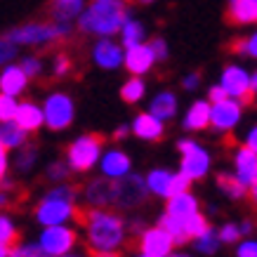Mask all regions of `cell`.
I'll list each match as a JSON object with an SVG mask.
<instances>
[{"label": "cell", "mask_w": 257, "mask_h": 257, "mask_svg": "<svg viewBox=\"0 0 257 257\" xmlns=\"http://www.w3.org/2000/svg\"><path fill=\"white\" fill-rule=\"evenodd\" d=\"M104 135H97V133H90V135H83L78 140L73 142L69 147V165L71 170L76 172H85L90 170L94 163H97V158H99L101 149H104Z\"/></svg>", "instance_id": "cell-5"}, {"label": "cell", "mask_w": 257, "mask_h": 257, "mask_svg": "<svg viewBox=\"0 0 257 257\" xmlns=\"http://www.w3.org/2000/svg\"><path fill=\"white\" fill-rule=\"evenodd\" d=\"M236 175H238V179L245 187L257 182V151L250 149L248 144L241 147L238 154H236Z\"/></svg>", "instance_id": "cell-16"}, {"label": "cell", "mask_w": 257, "mask_h": 257, "mask_svg": "<svg viewBox=\"0 0 257 257\" xmlns=\"http://www.w3.org/2000/svg\"><path fill=\"white\" fill-rule=\"evenodd\" d=\"M238 257H257V243L245 241L241 248H238Z\"/></svg>", "instance_id": "cell-47"}, {"label": "cell", "mask_w": 257, "mask_h": 257, "mask_svg": "<svg viewBox=\"0 0 257 257\" xmlns=\"http://www.w3.org/2000/svg\"><path fill=\"white\" fill-rule=\"evenodd\" d=\"M85 10V0H52L50 3V17L52 22H64L71 24L73 19H78Z\"/></svg>", "instance_id": "cell-20"}, {"label": "cell", "mask_w": 257, "mask_h": 257, "mask_svg": "<svg viewBox=\"0 0 257 257\" xmlns=\"http://www.w3.org/2000/svg\"><path fill=\"white\" fill-rule=\"evenodd\" d=\"M125 133H127V127H125V125H123V127H118V130H116V135H113V140H123V137H125Z\"/></svg>", "instance_id": "cell-54"}, {"label": "cell", "mask_w": 257, "mask_h": 257, "mask_svg": "<svg viewBox=\"0 0 257 257\" xmlns=\"http://www.w3.org/2000/svg\"><path fill=\"white\" fill-rule=\"evenodd\" d=\"M170 179H172L170 172H165V170H154V172H151V175L147 177V182H149V189H151L154 194H158V196H168V187H170Z\"/></svg>", "instance_id": "cell-31"}, {"label": "cell", "mask_w": 257, "mask_h": 257, "mask_svg": "<svg viewBox=\"0 0 257 257\" xmlns=\"http://www.w3.org/2000/svg\"><path fill=\"white\" fill-rule=\"evenodd\" d=\"M127 19L130 17H127L125 0H94L78 17V29L83 33L111 38L113 33H120Z\"/></svg>", "instance_id": "cell-2"}, {"label": "cell", "mask_w": 257, "mask_h": 257, "mask_svg": "<svg viewBox=\"0 0 257 257\" xmlns=\"http://www.w3.org/2000/svg\"><path fill=\"white\" fill-rule=\"evenodd\" d=\"M90 257H120L118 250H97V248H87Z\"/></svg>", "instance_id": "cell-49"}, {"label": "cell", "mask_w": 257, "mask_h": 257, "mask_svg": "<svg viewBox=\"0 0 257 257\" xmlns=\"http://www.w3.org/2000/svg\"><path fill=\"white\" fill-rule=\"evenodd\" d=\"M92 59L97 62V66L101 69H118L120 64H125L123 47L113 43L111 38H101L92 50Z\"/></svg>", "instance_id": "cell-15"}, {"label": "cell", "mask_w": 257, "mask_h": 257, "mask_svg": "<svg viewBox=\"0 0 257 257\" xmlns=\"http://www.w3.org/2000/svg\"><path fill=\"white\" fill-rule=\"evenodd\" d=\"M45 123L50 130H66L73 123V101L69 94L64 92H55L50 94L45 101Z\"/></svg>", "instance_id": "cell-7"}, {"label": "cell", "mask_w": 257, "mask_h": 257, "mask_svg": "<svg viewBox=\"0 0 257 257\" xmlns=\"http://www.w3.org/2000/svg\"><path fill=\"white\" fill-rule=\"evenodd\" d=\"M15 57V43L10 38H0V64L10 62Z\"/></svg>", "instance_id": "cell-42"}, {"label": "cell", "mask_w": 257, "mask_h": 257, "mask_svg": "<svg viewBox=\"0 0 257 257\" xmlns=\"http://www.w3.org/2000/svg\"><path fill=\"white\" fill-rule=\"evenodd\" d=\"M0 142L8 149H17L26 142V130L17 120H5L0 125Z\"/></svg>", "instance_id": "cell-26"}, {"label": "cell", "mask_w": 257, "mask_h": 257, "mask_svg": "<svg viewBox=\"0 0 257 257\" xmlns=\"http://www.w3.org/2000/svg\"><path fill=\"white\" fill-rule=\"evenodd\" d=\"M158 226H163L165 231L175 238L177 245H184L187 241H191L187 234V217H177V215H170V212H165L163 217L158 219Z\"/></svg>", "instance_id": "cell-24"}, {"label": "cell", "mask_w": 257, "mask_h": 257, "mask_svg": "<svg viewBox=\"0 0 257 257\" xmlns=\"http://www.w3.org/2000/svg\"><path fill=\"white\" fill-rule=\"evenodd\" d=\"M22 69L26 71L29 78H38L40 71H43V62H40L38 57H26V59L22 62Z\"/></svg>", "instance_id": "cell-39"}, {"label": "cell", "mask_w": 257, "mask_h": 257, "mask_svg": "<svg viewBox=\"0 0 257 257\" xmlns=\"http://www.w3.org/2000/svg\"><path fill=\"white\" fill-rule=\"evenodd\" d=\"M142 94H144V83H142L140 76L130 78V80H127V83L123 85V90H120V97H123V101H127V104H135V101H140Z\"/></svg>", "instance_id": "cell-33"}, {"label": "cell", "mask_w": 257, "mask_h": 257, "mask_svg": "<svg viewBox=\"0 0 257 257\" xmlns=\"http://www.w3.org/2000/svg\"><path fill=\"white\" fill-rule=\"evenodd\" d=\"M69 71H71V57L57 55V59H55V76H66Z\"/></svg>", "instance_id": "cell-43"}, {"label": "cell", "mask_w": 257, "mask_h": 257, "mask_svg": "<svg viewBox=\"0 0 257 257\" xmlns=\"http://www.w3.org/2000/svg\"><path fill=\"white\" fill-rule=\"evenodd\" d=\"M196 241H198V245H196V248L201 250V252H215L222 238H219V234H215V231L210 229L208 234H203L201 238H196Z\"/></svg>", "instance_id": "cell-38"}, {"label": "cell", "mask_w": 257, "mask_h": 257, "mask_svg": "<svg viewBox=\"0 0 257 257\" xmlns=\"http://www.w3.org/2000/svg\"><path fill=\"white\" fill-rule=\"evenodd\" d=\"M248 147L257 151V127H252V130H250V135H248Z\"/></svg>", "instance_id": "cell-52"}, {"label": "cell", "mask_w": 257, "mask_h": 257, "mask_svg": "<svg viewBox=\"0 0 257 257\" xmlns=\"http://www.w3.org/2000/svg\"><path fill=\"white\" fill-rule=\"evenodd\" d=\"M62 257H66V255H62Z\"/></svg>", "instance_id": "cell-60"}, {"label": "cell", "mask_w": 257, "mask_h": 257, "mask_svg": "<svg viewBox=\"0 0 257 257\" xmlns=\"http://www.w3.org/2000/svg\"><path fill=\"white\" fill-rule=\"evenodd\" d=\"M73 219L87 229V248L118 250L125 241V222L104 208H76Z\"/></svg>", "instance_id": "cell-1"}, {"label": "cell", "mask_w": 257, "mask_h": 257, "mask_svg": "<svg viewBox=\"0 0 257 257\" xmlns=\"http://www.w3.org/2000/svg\"><path fill=\"white\" fill-rule=\"evenodd\" d=\"M120 43L123 47H133V45H140L144 43V26L135 19H127L120 29Z\"/></svg>", "instance_id": "cell-29"}, {"label": "cell", "mask_w": 257, "mask_h": 257, "mask_svg": "<svg viewBox=\"0 0 257 257\" xmlns=\"http://www.w3.org/2000/svg\"><path fill=\"white\" fill-rule=\"evenodd\" d=\"M231 52H241V55H248V57H255L257 59V33H252L250 38H238L229 45Z\"/></svg>", "instance_id": "cell-35"}, {"label": "cell", "mask_w": 257, "mask_h": 257, "mask_svg": "<svg viewBox=\"0 0 257 257\" xmlns=\"http://www.w3.org/2000/svg\"><path fill=\"white\" fill-rule=\"evenodd\" d=\"M69 172H71L69 161L66 163H52L47 168V179H64V177H69Z\"/></svg>", "instance_id": "cell-40"}, {"label": "cell", "mask_w": 257, "mask_h": 257, "mask_svg": "<svg viewBox=\"0 0 257 257\" xmlns=\"http://www.w3.org/2000/svg\"><path fill=\"white\" fill-rule=\"evenodd\" d=\"M17 243H19V231H17L12 222L8 217H3L0 215V245H10V248H15Z\"/></svg>", "instance_id": "cell-34"}, {"label": "cell", "mask_w": 257, "mask_h": 257, "mask_svg": "<svg viewBox=\"0 0 257 257\" xmlns=\"http://www.w3.org/2000/svg\"><path fill=\"white\" fill-rule=\"evenodd\" d=\"M40 245L52 257H62L76 245V231L66 229V226H59V224L47 226L45 231H43V236H40Z\"/></svg>", "instance_id": "cell-11"}, {"label": "cell", "mask_w": 257, "mask_h": 257, "mask_svg": "<svg viewBox=\"0 0 257 257\" xmlns=\"http://www.w3.org/2000/svg\"><path fill=\"white\" fill-rule=\"evenodd\" d=\"M151 113L154 116H158L161 120H165V118H172L175 116V111H177V99H175V94L172 92H161L154 97V101H151Z\"/></svg>", "instance_id": "cell-27"}, {"label": "cell", "mask_w": 257, "mask_h": 257, "mask_svg": "<svg viewBox=\"0 0 257 257\" xmlns=\"http://www.w3.org/2000/svg\"><path fill=\"white\" fill-rule=\"evenodd\" d=\"M168 212H170V215H177V217H189V215L198 212V201H196L189 191L187 194L170 196V198H168Z\"/></svg>", "instance_id": "cell-25"}, {"label": "cell", "mask_w": 257, "mask_h": 257, "mask_svg": "<svg viewBox=\"0 0 257 257\" xmlns=\"http://www.w3.org/2000/svg\"><path fill=\"white\" fill-rule=\"evenodd\" d=\"M154 62H158L156 55H154V50H151V45H144V43H140V45H133L127 47V52H125V66H127V71L133 73V76H142V73H147L151 66H154Z\"/></svg>", "instance_id": "cell-14"}, {"label": "cell", "mask_w": 257, "mask_h": 257, "mask_svg": "<svg viewBox=\"0 0 257 257\" xmlns=\"http://www.w3.org/2000/svg\"><path fill=\"white\" fill-rule=\"evenodd\" d=\"M172 245H177L175 238H172L163 226H156V229H149V231H142L140 241L135 243V248H140L144 255L149 257H168L170 255Z\"/></svg>", "instance_id": "cell-10"}, {"label": "cell", "mask_w": 257, "mask_h": 257, "mask_svg": "<svg viewBox=\"0 0 257 257\" xmlns=\"http://www.w3.org/2000/svg\"><path fill=\"white\" fill-rule=\"evenodd\" d=\"M191 182L194 179L184 175V172H179V175H172L170 179V187H168V196L165 198H170V196H177V194H187L189 187H191Z\"/></svg>", "instance_id": "cell-36"}, {"label": "cell", "mask_w": 257, "mask_h": 257, "mask_svg": "<svg viewBox=\"0 0 257 257\" xmlns=\"http://www.w3.org/2000/svg\"><path fill=\"white\" fill-rule=\"evenodd\" d=\"M17 104L15 97L12 94H0V123H5V120H15V113H17Z\"/></svg>", "instance_id": "cell-37"}, {"label": "cell", "mask_w": 257, "mask_h": 257, "mask_svg": "<svg viewBox=\"0 0 257 257\" xmlns=\"http://www.w3.org/2000/svg\"><path fill=\"white\" fill-rule=\"evenodd\" d=\"M149 45H151V50H154V55H156L158 62H163L165 57H168V45H165L163 38H154Z\"/></svg>", "instance_id": "cell-44"}, {"label": "cell", "mask_w": 257, "mask_h": 257, "mask_svg": "<svg viewBox=\"0 0 257 257\" xmlns=\"http://www.w3.org/2000/svg\"><path fill=\"white\" fill-rule=\"evenodd\" d=\"M241 226H236V224H224L222 226V231H219V238L224 243H234V241H238L241 238Z\"/></svg>", "instance_id": "cell-41"}, {"label": "cell", "mask_w": 257, "mask_h": 257, "mask_svg": "<svg viewBox=\"0 0 257 257\" xmlns=\"http://www.w3.org/2000/svg\"><path fill=\"white\" fill-rule=\"evenodd\" d=\"M140 257H149V255H144V252H142V255H140Z\"/></svg>", "instance_id": "cell-59"}, {"label": "cell", "mask_w": 257, "mask_h": 257, "mask_svg": "<svg viewBox=\"0 0 257 257\" xmlns=\"http://www.w3.org/2000/svg\"><path fill=\"white\" fill-rule=\"evenodd\" d=\"M250 85H252V90H255V94H257V73L250 76Z\"/></svg>", "instance_id": "cell-55"}, {"label": "cell", "mask_w": 257, "mask_h": 257, "mask_svg": "<svg viewBox=\"0 0 257 257\" xmlns=\"http://www.w3.org/2000/svg\"><path fill=\"white\" fill-rule=\"evenodd\" d=\"M76 194H78V189L73 187V184H62V187L52 189V191L38 203L36 219L45 226H55V224L66 222L69 217H73V210H76V205H73Z\"/></svg>", "instance_id": "cell-3"}, {"label": "cell", "mask_w": 257, "mask_h": 257, "mask_svg": "<svg viewBox=\"0 0 257 257\" xmlns=\"http://www.w3.org/2000/svg\"><path fill=\"white\" fill-rule=\"evenodd\" d=\"M222 85L226 87L229 97L241 99V104H252L255 101V90L250 85V76L241 66H226L222 73Z\"/></svg>", "instance_id": "cell-9"}, {"label": "cell", "mask_w": 257, "mask_h": 257, "mask_svg": "<svg viewBox=\"0 0 257 257\" xmlns=\"http://www.w3.org/2000/svg\"><path fill=\"white\" fill-rule=\"evenodd\" d=\"M212 120V106L208 101H194L184 118V127L187 130H205Z\"/></svg>", "instance_id": "cell-22"}, {"label": "cell", "mask_w": 257, "mask_h": 257, "mask_svg": "<svg viewBox=\"0 0 257 257\" xmlns=\"http://www.w3.org/2000/svg\"><path fill=\"white\" fill-rule=\"evenodd\" d=\"M168 257H187V255H168Z\"/></svg>", "instance_id": "cell-57"}, {"label": "cell", "mask_w": 257, "mask_h": 257, "mask_svg": "<svg viewBox=\"0 0 257 257\" xmlns=\"http://www.w3.org/2000/svg\"><path fill=\"white\" fill-rule=\"evenodd\" d=\"M130 158L125 156L123 151H109L106 156L101 158V170L104 175H109V177H123L130 172Z\"/></svg>", "instance_id": "cell-23"}, {"label": "cell", "mask_w": 257, "mask_h": 257, "mask_svg": "<svg viewBox=\"0 0 257 257\" xmlns=\"http://www.w3.org/2000/svg\"><path fill=\"white\" fill-rule=\"evenodd\" d=\"M226 22L243 26L257 24V0H229L226 5Z\"/></svg>", "instance_id": "cell-17"}, {"label": "cell", "mask_w": 257, "mask_h": 257, "mask_svg": "<svg viewBox=\"0 0 257 257\" xmlns=\"http://www.w3.org/2000/svg\"><path fill=\"white\" fill-rule=\"evenodd\" d=\"M5 172H8V147L0 142V179L5 177Z\"/></svg>", "instance_id": "cell-48"}, {"label": "cell", "mask_w": 257, "mask_h": 257, "mask_svg": "<svg viewBox=\"0 0 257 257\" xmlns=\"http://www.w3.org/2000/svg\"><path fill=\"white\" fill-rule=\"evenodd\" d=\"M85 198L92 208H111L116 205V177H97L85 187Z\"/></svg>", "instance_id": "cell-12"}, {"label": "cell", "mask_w": 257, "mask_h": 257, "mask_svg": "<svg viewBox=\"0 0 257 257\" xmlns=\"http://www.w3.org/2000/svg\"><path fill=\"white\" fill-rule=\"evenodd\" d=\"M198 73H191V76H187V78H184V87H187V90H194V87H198Z\"/></svg>", "instance_id": "cell-50"}, {"label": "cell", "mask_w": 257, "mask_h": 257, "mask_svg": "<svg viewBox=\"0 0 257 257\" xmlns=\"http://www.w3.org/2000/svg\"><path fill=\"white\" fill-rule=\"evenodd\" d=\"M177 147H179V151H182V172L189 175L191 179L205 177V172L210 168V156L191 140L179 142Z\"/></svg>", "instance_id": "cell-8"}, {"label": "cell", "mask_w": 257, "mask_h": 257, "mask_svg": "<svg viewBox=\"0 0 257 257\" xmlns=\"http://www.w3.org/2000/svg\"><path fill=\"white\" fill-rule=\"evenodd\" d=\"M250 229H252V226H250V222H243V224H241V231H243V234H248Z\"/></svg>", "instance_id": "cell-56"}, {"label": "cell", "mask_w": 257, "mask_h": 257, "mask_svg": "<svg viewBox=\"0 0 257 257\" xmlns=\"http://www.w3.org/2000/svg\"><path fill=\"white\" fill-rule=\"evenodd\" d=\"M36 156H38V154H36V149H33V147H29L26 151H22V156H19V161H17L19 170H26V168L36 161Z\"/></svg>", "instance_id": "cell-45"}, {"label": "cell", "mask_w": 257, "mask_h": 257, "mask_svg": "<svg viewBox=\"0 0 257 257\" xmlns=\"http://www.w3.org/2000/svg\"><path fill=\"white\" fill-rule=\"evenodd\" d=\"M133 130L140 140L158 142L161 137H163V120H161L158 116H154L151 111H149V113H140V116L135 118Z\"/></svg>", "instance_id": "cell-18"}, {"label": "cell", "mask_w": 257, "mask_h": 257, "mask_svg": "<svg viewBox=\"0 0 257 257\" xmlns=\"http://www.w3.org/2000/svg\"><path fill=\"white\" fill-rule=\"evenodd\" d=\"M71 33V24L64 22H31L17 26L8 33V38L15 45H50L57 40H64Z\"/></svg>", "instance_id": "cell-4"}, {"label": "cell", "mask_w": 257, "mask_h": 257, "mask_svg": "<svg viewBox=\"0 0 257 257\" xmlns=\"http://www.w3.org/2000/svg\"><path fill=\"white\" fill-rule=\"evenodd\" d=\"M248 198H250V203H252V208H255V210H257V182H255V184H250Z\"/></svg>", "instance_id": "cell-51"}, {"label": "cell", "mask_w": 257, "mask_h": 257, "mask_svg": "<svg viewBox=\"0 0 257 257\" xmlns=\"http://www.w3.org/2000/svg\"><path fill=\"white\" fill-rule=\"evenodd\" d=\"M149 182L135 172H127L123 177H116V205L120 210H133L140 208L142 203H147L149 198Z\"/></svg>", "instance_id": "cell-6"}, {"label": "cell", "mask_w": 257, "mask_h": 257, "mask_svg": "<svg viewBox=\"0 0 257 257\" xmlns=\"http://www.w3.org/2000/svg\"><path fill=\"white\" fill-rule=\"evenodd\" d=\"M210 101L212 104H217V101H224V99H229V92H226V87L224 85H215V87H210Z\"/></svg>", "instance_id": "cell-46"}, {"label": "cell", "mask_w": 257, "mask_h": 257, "mask_svg": "<svg viewBox=\"0 0 257 257\" xmlns=\"http://www.w3.org/2000/svg\"><path fill=\"white\" fill-rule=\"evenodd\" d=\"M24 191L22 187H17L15 182H10V179H0V210H5V208H15L17 203L24 198Z\"/></svg>", "instance_id": "cell-28"}, {"label": "cell", "mask_w": 257, "mask_h": 257, "mask_svg": "<svg viewBox=\"0 0 257 257\" xmlns=\"http://www.w3.org/2000/svg\"><path fill=\"white\" fill-rule=\"evenodd\" d=\"M238 118H241V104L236 99H224V101H217V104H212V120L210 125L219 133H224V130H231L236 123H238Z\"/></svg>", "instance_id": "cell-13"}, {"label": "cell", "mask_w": 257, "mask_h": 257, "mask_svg": "<svg viewBox=\"0 0 257 257\" xmlns=\"http://www.w3.org/2000/svg\"><path fill=\"white\" fill-rule=\"evenodd\" d=\"M26 83H29V76H26V71L22 69V64H19V66H15V64H12V66H5L3 73H0V92H5V94H12V97L22 94Z\"/></svg>", "instance_id": "cell-19"}, {"label": "cell", "mask_w": 257, "mask_h": 257, "mask_svg": "<svg viewBox=\"0 0 257 257\" xmlns=\"http://www.w3.org/2000/svg\"><path fill=\"white\" fill-rule=\"evenodd\" d=\"M210 231V224H208V219L203 217L201 212H194V215H189L187 217V234L189 238H201L203 234H208Z\"/></svg>", "instance_id": "cell-32"}, {"label": "cell", "mask_w": 257, "mask_h": 257, "mask_svg": "<svg viewBox=\"0 0 257 257\" xmlns=\"http://www.w3.org/2000/svg\"><path fill=\"white\" fill-rule=\"evenodd\" d=\"M0 257H12V248L10 245H0Z\"/></svg>", "instance_id": "cell-53"}, {"label": "cell", "mask_w": 257, "mask_h": 257, "mask_svg": "<svg viewBox=\"0 0 257 257\" xmlns=\"http://www.w3.org/2000/svg\"><path fill=\"white\" fill-rule=\"evenodd\" d=\"M140 3H154V0H140Z\"/></svg>", "instance_id": "cell-58"}, {"label": "cell", "mask_w": 257, "mask_h": 257, "mask_svg": "<svg viewBox=\"0 0 257 257\" xmlns=\"http://www.w3.org/2000/svg\"><path fill=\"white\" fill-rule=\"evenodd\" d=\"M217 184H219V189H222L226 196H231V198H243V196H248V187L238 179V175L231 177V175L222 172V175H217Z\"/></svg>", "instance_id": "cell-30"}, {"label": "cell", "mask_w": 257, "mask_h": 257, "mask_svg": "<svg viewBox=\"0 0 257 257\" xmlns=\"http://www.w3.org/2000/svg\"><path fill=\"white\" fill-rule=\"evenodd\" d=\"M15 120L22 125L26 133H36L40 125L45 123V109H38V106L31 104V101H24V104L17 106Z\"/></svg>", "instance_id": "cell-21"}]
</instances>
